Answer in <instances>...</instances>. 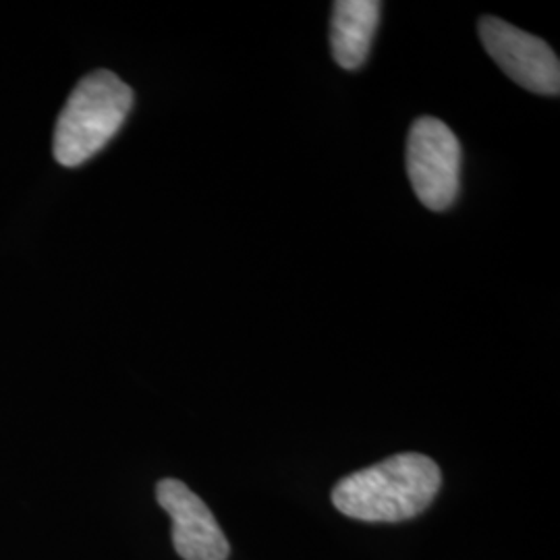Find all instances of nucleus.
Segmentation results:
<instances>
[{
	"mask_svg": "<svg viewBox=\"0 0 560 560\" xmlns=\"http://www.w3.org/2000/svg\"><path fill=\"white\" fill-rule=\"evenodd\" d=\"M436 460L420 453H400L345 476L332 490L342 515L368 523H399L421 515L441 490Z\"/></svg>",
	"mask_w": 560,
	"mask_h": 560,
	"instance_id": "nucleus-1",
	"label": "nucleus"
},
{
	"mask_svg": "<svg viewBox=\"0 0 560 560\" xmlns=\"http://www.w3.org/2000/svg\"><path fill=\"white\" fill-rule=\"evenodd\" d=\"M133 106V90L110 71L85 75L71 92L55 129V159L80 166L119 133Z\"/></svg>",
	"mask_w": 560,
	"mask_h": 560,
	"instance_id": "nucleus-2",
	"label": "nucleus"
},
{
	"mask_svg": "<svg viewBox=\"0 0 560 560\" xmlns=\"http://www.w3.org/2000/svg\"><path fill=\"white\" fill-rule=\"evenodd\" d=\"M460 143L448 125L421 117L411 125L407 140V173L418 200L441 212L451 208L460 187Z\"/></svg>",
	"mask_w": 560,
	"mask_h": 560,
	"instance_id": "nucleus-3",
	"label": "nucleus"
},
{
	"mask_svg": "<svg viewBox=\"0 0 560 560\" xmlns=\"http://www.w3.org/2000/svg\"><path fill=\"white\" fill-rule=\"evenodd\" d=\"M478 30L486 52L511 80L534 94L559 96L560 62L546 42L497 18H481Z\"/></svg>",
	"mask_w": 560,
	"mask_h": 560,
	"instance_id": "nucleus-4",
	"label": "nucleus"
},
{
	"mask_svg": "<svg viewBox=\"0 0 560 560\" xmlns=\"http://www.w3.org/2000/svg\"><path fill=\"white\" fill-rule=\"evenodd\" d=\"M156 499L173 520V544L183 560H226L231 546L208 504L183 481L166 478Z\"/></svg>",
	"mask_w": 560,
	"mask_h": 560,
	"instance_id": "nucleus-5",
	"label": "nucleus"
},
{
	"mask_svg": "<svg viewBox=\"0 0 560 560\" xmlns=\"http://www.w3.org/2000/svg\"><path fill=\"white\" fill-rule=\"evenodd\" d=\"M378 0H339L332 4L330 46L342 69L355 71L368 59L381 23Z\"/></svg>",
	"mask_w": 560,
	"mask_h": 560,
	"instance_id": "nucleus-6",
	"label": "nucleus"
}]
</instances>
